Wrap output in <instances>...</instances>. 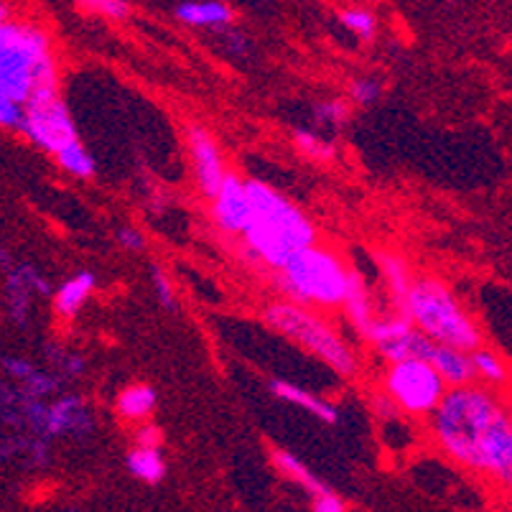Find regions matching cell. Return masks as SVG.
Instances as JSON below:
<instances>
[{"label": "cell", "instance_id": "cell-1", "mask_svg": "<svg viewBox=\"0 0 512 512\" xmlns=\"http://www.w3.org/2000/svg\"><path fill=\"white\" fill-rule=\"evenodd\" d=\"M434 444L451 462L482 477L512 479V416L507 403L482 385L446 390L428 416Z\"/></svg>", "mask_w": 512, "mask_h": 512}, {"label": "cell", "instance_id": "cell-2", "mask_svg": "<svg viewBox=\"0 0 512 512\" xmlns=\"http://www.w3.org/2000/svg\"><path fill=\"white\" fill-rule=\"evenodd\" d=\"M59 85L54 41L39 23H0V128L18 130L23 105L39 87Z\"/></svg>", "mask_w": 512, "mask_h": 512}, {"label": "cell", "instance_id": "cell-3", "mask_svg": "<svg viewBox=\"0 0 512 512\" xmlns=\"http://www.w3.org/2000/svg\"><path fill=\"white\" fill-rule=\"evenodd\" d=\"M245 184L250 197V222L242 230V242L250 258L276 273L293 255L316 245L319 232L301 207L278 189L260 179H248Z\"/></svg>", "mask_w": 512, "mask_h": 512}, {"label": "cell", "instance_id": "cell-4", "mask_svg": "<svg viewBox=\"0 0 512 512\" xmlns=\"http://www.w3.org/2000/svg\"><path fill=\"white\" fill-rule=\"evenodd\" d=\"M413 327L441 347L459 349L472 355L482 347V332L464 304L449 286L436 276H416L398 311Z\"/></svg>", "mask_w": 512, "mask_h": 512}, {"label": "cell", "instance_id": "cell-5", "mask_svg": "<svg viewBox=\"0 0 512 512\" xmlns=\"http://www.w3.org/2000/svg\"><path fill=\"white\" fill-rule=\"evenodd\" d=\"M349 271L352 268L344 263L342 255L316 242L273 273V286L283 301L306 306L311 311H332L342 309Z\"/></svg>", "mask_w": 512, "mask_h": 512}, {"label": "cell", "instance_id": "cell-6", "mask_svg": "<svg viewBox=\"0 0 512 512\" xmlns=\"http://www.w3.org/2000/svg\"><path fill=\"white\" fill-rule=\"evenodd\" d=\"M263 321L273 332L291 339L293 344H299L309 355L324 362L339 377H355L360 372V357L352 344L319 311L281 299L265 306Z\"/></svg>", "mask_w": 512, "mask_h": 512}, {"label": "cell", "instance_id": "cell-7", "mask_svg": "<svg viewBox=\"0 0 512 512\" xmlns=\"http://www.w3.org/2000/svg\"><path fill=\"white\" fill-rule=\"evenodd\" d=\"M23 136L29 138L41 151L57 156L64 148L79 143L77 125L62 97V87H39L29 102L23 105V120L18 125Z\"/></svg>", "mask_w": 512, "mask_h": 512}, {"label": "cell", "instance_id": "cell-8", "mask_svg": "<svg viewBox=\"0 0 512 512\" xmlns=\"http://www.w3.org/2000/svg\"><path fill=\"white\" fill-rule=\"evenodd\" d=\"M446 383L431 362L406 360L388 365L383 375V393L395 406L408 416H431L446 395Z\"/></svg>", "mask_w": 512, "mask_h": 512}, {"label": "cell", "instance_id": "cell-9", "mask_svg": "<svg viewBox=\"0 0 512 512\" xmlns=\"http://www.w3.org/2000/svg\"><path fill=\"white\" fill-rule=\"evenodd\" d=\"M365 342L372 344L377 355L383 357L388 365L406 360H431L436 344L431 339L423 337L406 316L390 314V316H377L370 332L365 334Z\"/></svg>", "mask_w": 512, "mask_h": 512}, {"label": "cell", "instance_id": "cell-10", "mask_svg": "<svg viewBox=\"0 0 512 512\" xmlns=\"http://www.w3.org/2000/svg\"><path fill=\"white\" fill-rule=\"evenodd\" d=\"M186 148H189V161H192L199 192L212 202L227 176L225 153H222L217 138L204 125L197 123L186 128Z\"/></svg>", "mask_w": 512, "mask_h": 512}, {"label": "cell", "instance_id": "cell-11", "mask_svg": "<svg viewBox=\"0 0 512 512\" xmlns=\"http://www.w3.org/2000/svg\"><path fill=\"white\" fill-rule=\"evenodd\" d=\"M248 179H242L235 171H227L220 192L212 199V220L225 235H242L250 222V197Z\"/></svg>", "mask_w": 512, "mask_h": 512}, {"label": "cell", "instance_id": "cell-12", "mask_svg": "<svg viewBox=\"0 0 512 512\" xmlns=\"http://www.w3.org/2000/svg\"><path fill=\"white\" fill-rule=\"evenodd\" d=\"M95 428L90 406L82 395H64L51 400V406H44L39 434L41 436H85Z\"/></svg>", "mask_w": 512, "mask_h": 512}, {"label": "cell", "instance_id": "cell-13", "mask_svg": "<svg viewBox=\"0 0 512 512\" xmlns=\"http://www.w3.org/2000/svg\"><path fill=\"white\" fill-rule=\"evenodd\" d=\"M268 390H271L278 400L301 408V411L319 418V421L327 423V426H337L339 423V408L334 406V403H329V400L321 398V395H314L309 393V390L299 388L296 383H288V380H281V377H273V380H268Z\"/></svg>", "mask_w": 512, "mask_h": 512}, {"label": "cell", "instance_id": "cell-14", "mask_svg": "<svg viewBox=\"0 0 512 512\" xmlns=\"http://www.w3.org/2000/svg\"><path fill=\"white\" fill-rule=\"evenodd\" d=\"M344 314L347 319L352 321V327L355 332L365 339V334L370 332V327L375 324V319L380 314L375 311V304H372V293L367 288L365 278L357 268L349 271V283H347V296H344V304H342Z\"/></svg>", "mask_w": 512, "mask_h": 512}, {"label": "cell", "instance_id": "cell-15", "mask_svg": "<svg viewBox=\"0 0 512 512\" xmlns=\"http://www.w3.org/2000/svg\"><path fill=\"white\" fill-rule=\"evenodd\" d=\"M176 21L194 26V29H227L235 21V11L220 0H197V3H179L174 6Z\"/></svg>", "mask_w": 512, "mask_h": 512}, {"label": "cell", "instance_id": "cell-16", "mask_svg": "<svg viewBox=\"0 0 512 512\" xmlns=\"http://www.w3.org/2000/svg\"><path fill=\"white\" fill-rule=\"evenodd\" d=\"M431 367L439 372V377L446 383V388H464V385H474L477 377H474L472 357L467 352H459V349L441 347L436 344L434 352H431Z\"/></svg>", "mask_w": 512, "mask_h": 512}, {"label": "cell", "instance_id": "cell-17", "mask_svg": "<svg viewBox=\"0 0 512 512\" xmlns=\"http://www.w3.org/2000/svg\"><path fill=\"white\" fill-rule=\"evenodd\" d=\"M8 291H11V314L16 316L18 324H23L29 314L31 293H49V286L34 265H16L8 273Z\"/></svg>", "mask_w": 512, "mask_h": 512}, {"label": "cell", "instance_id": "cell-18", "mask_svg": "<svg viewBox=\"0 0 512 512\" xmlns=\"http://www.w3.org/2000/svg\"><path fill=\"white\" fill-rule=\"evenodd\" d=\"M375 263H377V271H380V278L385 281V288H388L390 299H393L395 306V314L400 311L403 301H406V293L413 283V273L408 268L406 258L398 253H390V250H380L375 255Z\"/></svg>", "mask_w": 512, "mask_h": 512}, {"label": "cell", "instance_id": "cell-19", "mask_svg": "<svg viewBox=\"0 0 512 512\" xmlns=\"http://www.w3.org/2000/svg\"><path fill=\"white\" fill-rule=\"evenodd\" d=\"M95 286V273H74V276L67 278V281L59 286V291L54 293V311H57L62 319H74V316L82 311V306L90 301V296L95 293Z\"/></svg>", "mask_w": 512, "mask_h": 512}, {"label": "cell", "instance_id": "cell-20", "mask_svg": "<svg viewBox=\"0 0 512 512\" xmlns=\"http://www.w3.org/2000/svg\"><path fill=\"white\" fill-rule=\"evenodd\" d=\"M158 408V393L153 385L148 383H133L128 388L120 390L118 400H115V411L123 421L130 423H146L148 418L156 413Z\"/></svg>", "mask_w": 512, "mask_h": 512}, {"label": "cell", "instance_id": "cell-21", "mask_svg": "<svg viewBox=\"0 0 512 512\" xmlns=\"http://www.w3.org/2000/svg\"><path fill=\"white\" fill-rule=\"evenodd\" d=\"M472 367H474V377L482 380V388L487 390H495V388H507L510 385V367L507 362L502 360L497 352L487 347H479L474 349L472 355Z\"/></svg>", "mask_w": 512, "mask_h": 512}, {"label": "cell", "instance_id": "cell-22", "mask_svg": "<svg viewBox=\"0 0 512 512\" xmlns=\"http://www.w3.org/2000/svg\"><path fill=\"white\" fill-rule=\"evenodd\" d=\"M273 464H276V469L283 474V477H288L291 482L301 484V487H304L311 497H316V495H321V492L329 490V484L321 482V479L316 477V474L311 472L304 462H301L299 456H293L291 451H286V449L273 451Z\"/></svg>", "mask_w": 512, "mask_h": 512}, {"label": "cell", "instance_id": "cell-23", "mask_svg": "<svg viewBox=\"0 0 512 512\" xmlns=\"http://www.w3.org/2000/svg\"><path fill=\"white\" fill-rule=\"evenodd\" d=\"M125 467L136 479L146 484H158L166 477V459L161 454V449H141V446H133V449L125 454Z\"/></svg>", "mask_w": 512, "mask_h": 512}, {"label": "cell", "instance_id": "cell-24", "mask_svg": "<svg viewBox=\"0 0 512 512\" xmlns=\"http://www.w3.org/2000/svg\"><path fill=\"white\" fill-rule=\"evenodd\" d=\"M337 18L344 29H347L352 36H357L360 41H372L375 39L377 29H380V21H377V16L370 11V8H362V6L339 8Z\"/></svg>", "mask_w": 512, "mask_h": 512}, {"label": "cell", "instance_id": "cell-25", "mask_svg": "<svg viewBox=\"0 0 512 512\" xmlns=\"http://www.w3.org/2000/svg\"><path fill=\"white\" fill-rule=\"evenodd\" d=\"M293 148L309 161H319V164H329L337 158V148L327 141V138L316 136L314 130L299 128L293 130Z\"/></svg>", "mask_w": 512, "mask_h": 512}, {"label": "cell", "instance_id": "cell-26", "mask_svg": "<svg viewBox=\"0 0 512 512\" xmlns=\"http://www.w3.org/2000/svg\"><path fill=\"white\" fill-rule=\"evenodd\" d=\"M311 115H314V123L321 128H344L352 118V105L344 97H329V100H319L311 107Z\"/></svg>", "mask_w": 512, "mask_h": 512}, {"label": "cell", "instance_id": "cell-27", "mask_svg": "<svg viewBox=\"0 0 512 512\" xmlns=\"http://www.w3.org/2000/svg\"><path fill=\"white\" fill-rule=\"evenodd\" d=\"M54 158H57V164L62 166L69 176H77V179H92L97 171L95 158H92V153L87 151L85 143L82 141L74 143V146H69V148H64V151L57 153Z\"/></svg>", "mask_w": 512, "mask_h": 512}, {"label": "cell", "instance_id": "cell-28", "mask_svg": "<svg viewBox=\"0 0 512 512\" xmlns=\"http://www.w3.org/2000/svg\"><path fill=\"white\" fill-rule=\"evenodd\" d=\"M380 95H383V85L372 77H355L347 87L349 105H357V107L375 105V102L380 100Z\"/></svg>", "mask_w": 512, "mask_h": 512}, {"label": "cell", "instance_id": "cell-29", "mask_svg": "<svg viewBox=\"0 0 512 512\" xmlns=\"http://www.w3.org/2000/svg\"><path fill=\"white\" fill-rule=\"evenodd\" d=\"M79 8L92 16L110 18V21H123L130 16V3L125 0H85V3H79Z\"/></svg>", "mask_w": 512, "mask_h": 512}, {"label": "cell", "instance_id": "cell-30", "mask_svg": "<svg viewBox=\"0 0 512 512\" xmlns=\"http://www.w3.org/2000/svg\"><path fill=\"white\" fill-rule=\"evenodd\" d=\"M151 286L153 293H156L158 304L164 306L166 311H176V291H174V281L166 276V271L161 265L153 263L151 265Z\"/></svg>", "mask_w": 512, "mask_h": 512}, {"label": "cell", "instance_id": "cell-31", "mask_svg": "<svg viewBox=\"0 0 512 512\" xmlns=\"http://www.w3.org/2000/svg\"><path fill=\"white\" fill-rule=\"evenodd\" d=\"M133 441L141 449H161V444H164V431L156 423H138Z\"/></svg>", "mask_w": 512, "mask_h": 512}, {"label": "cell", "instance_id": "cell-32", "mask_svg": "<svg viewBox=\"0 0 512 512\" xmlns=\"http://www.w3.org/2000/svg\"><path fill=\"white\" fill-rule=\"evenodd\" d=\"M311 512H347V502L334 490H327L311 497Z\"/></svg>", "mask_w": 512, "mask_h": 512}, {"label": "cell", "instance_id": "cell-33", "mask_svg": "<svg viewBox=\"0 0 512 512\" xmlns=\"http://www.w3.org/2000/svg\"><path fill=\"white\" fill-rule=\"evenodd\" d=\"M118 242L120 248H125L128 253H141V250L146 248V237H143V232L136 230V227H120Z\"/></svg>", "mask_w": 512, "mask_h": 512}, {"label": "cell", "instance_id": "cell-34", "mask_svg": "<svg viewBox=\"0 0 512 512\" xmlns=\"http://www.w3.org/2000/svg\"><path fill=\"white\" fill-rule=\"evenodd\" d=\"M225 49L230 57H248L250 54V39L242 31H227L225 34Z\"/></svg>", "mask_w": 512, "mask_h": 512}, {"label": "cell", "instance_id": "cell-35", "mask_svg": "<svg viewBox=\"0 0 512 512\" xmlns=\"http://www.w3.org/2000/svg\"><path fill=\"white\" fill-rule=\"evenodd\" d=\"M3 367H6L8 375L16 377L18 383H23V380H29V377L36 372V367L31 365V362L18 360V357H8V360H3Z\"/></svg>", "mask_w": 512, "mask_h": 512}, {"label": "cell", "instance_id": "cell-36", "mask_svg": "<svg viewBox=\"0 0 512 512\" xmlns=\"http://www.w3.org/2000/svg\"><path fill=\"white\" fill-rule=\"evenodd\" d=\"M54 355H57V365H62L67 375L79 377L82 372H85V360H82L79 355H74V352L72 355H69V352H54Z\"/></svg>", "mask_w": 512, "mask_h": 512}, {"label": "cell", "instance_id": "cell-37", "mask_svg": "<svg viewBox=\"0 0 512 512\" xmlns=\"http://www.w3.org/2000/svg\"><path fill=\"white\" fill-rule=\"evenodd\" d=\"M8 18H11V8H8L6 3H0V23L8 21Z\"/></svg>", "mask_w": 512, "mask_h": 512}, {"label": "cell", "instance_id": "cell-38", "mask_svg": "<svg viewBox=\"0 0 512 512\" xmlns=\"http://www.w3.org/2000/svg\"><path fill=\"white\" fill-rule=\"evenodd\" d=\"M505 403H507V411H510V416H512V395L505 400Z\"/></svg>", "mask_w": 512, "mask_h": 512}, {"label": "cell", "instance_id": "cell-39", "mask_svg": "<svg viewBox=\"0 0 512 512\" xmlns=\"http://www.w3.org/2000/svg\"><path fill=\"white\" fill-rule=\"evenodd\" d=\"M510 490H512V479H510Z\"/></svg>", "mask_w": 512, "mask_h": 512}]
</instances>
